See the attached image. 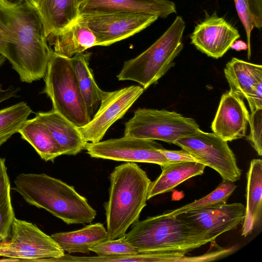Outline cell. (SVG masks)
<instances>
[{
  "mask_svg": "<svg viewBox=\"0 0 262 262\" xmlns=\"http://www.w3.org/2000/svg\"><path fill=\"white\" fill-rule=\"evenodd\" d=\"M231 91L246 98L250 112L262 108V66L233 57L224 69Z\"/></svg>",
  "mask_w": 262,
  "mask_h": 262,
  "instance_id": "obj_15",
  "label": "cell"
},
{
  "mask_svg": "<svg viewBox=\"0 0 262 262\" xmlns=\"http://www.w3.org/2000/svg\"><path fill=\"white\" fill-rule=\"evenodd\" d=\"M8 2L11 3H17L19 2H21L23 0H5Z\"/></svg>",
  "mask_w": 262,
  "mask_h": 262,
  "instance_id": "obj_37",
  "label": "cell"
},
{
  "mask_svg": "<svg viewBox=\"0 0 262 262\" xmlns=\"http://www.w3.org/2000/svg\"><path fill=\"white\" fill-rule=\"evenodd\" d=\"M205 167L203 164L194 161L173 163L162 167L161 174L150 184L147 200L172 190L191 178L202 174Z\"/></svg>",
  "mask_w": 262,
  "mask_h": 262,
  "instance_id": "obj_21",
  "label": "cell"
},
{
  "mask_svg": "<svg viewBox=\"0 0 262 262\" xmlns=\"http://www.w3.org/2000/svg\"><path fill=\"white\" fill-rule=\"evenodd\" d=\"M185 23L178 16L166 31L137 57L125 61L117 75L119 80H131L145 90L163 76L183 48Z\"/></svg>",
  "mask_w": 262,
  "mask_h": 262,
  "instance_id": "obj_5",
  "label": "cell"
},
{
  "mask_svg": "<svg viewBox=\"0 0 262 262\" xmlns=\"http://www.w3.org/2000/svg\"><path fill=\"white\" fill-rule=\"evenodd\" d=\"M249 113L243 101L231 90L223 94L211 124L213 132L226 141L246 136Z\"/></svg>",
  "mask_w": 262,
  "mask_h": 262,
  "instance_id": "obj_16",
  "label": "cell"
},
{
  "mask_svg": "<svg viewBox=\"0 0 262 262\" xmlns=\"http://www.w3.org/2000/svg\"><path fill=\"white\" fill-rule=\"evenodd\" d=\"M18 133L34 148L42 160L53 162L62 155L50 130L37 116L27 119Z\"/></svg>",
  "mask_w": 262,
  "mask_h": 262,
  "instance_id": "obj_24",
  "label": "cell"
},
{
  "mask_svg": "<svg viewBox=\"0 0 262 262\" xmlns=\"http://www.w3.org/2000/svg\"><path fill=\"white\" fill-rule=\"evenodd\" d=\"M90 250L99 256L129 255L137 252L125 236L115 239H107L92 246Z\"/></svg>",
  "mask_w": 262,
  "mask_h": 262,
  "instance_id": "obj_30",
  "label": "cell"
},
{
  "mask_svg": "<svg viewBox=\"0 0 262 262\" xmlns=\"http://www.w3.org/2000/svg\"><path fill=\"white\" fill-rule=\"evenodd\" d=\"M82 0H78L79 2L80 3Z\"/></svg>",
  "mask_w": 262,
  "mask_h": 262,
  "instance_id": "obj_38",
  "label": "cell"
},
{
  "mask_svg": "<svg viewBox=\"0 0 262 262\" xmlns=\"http://www.w3.org/2000/svg\"><path fill=\"white\" fill-rule=\"evenodd\" d=\"M125 237L137 252L188 253L215 241L193 224L164 213L136 222Z\"/></svg>",
  "mask_w": 262,
  "mask_h": 262,
  "instance_id": "obj_4",
  "label": "cell"
},
{
  "mask_svg": "<svg viewBox=\"0 0 262 262\" xmlns=\"http://www.w3.org/2000/svg\"><path fill=\"white\" fill-rule=\"evenodd\" d=\"M78 0H40L38 13L47 36L74 22L79 16Z\"/></svg>",
  "mask_w": 262,
  "mask_h": 262,
  "instance_id": "obj_22",
  "label": "cell"
},
{
  "mask_svg": "<svg viewBox=\"0 0 262 262\" xmlns=\"http://www.w3.org/2000/svg\"><path fill=\"white\" fill-rule=\"evenodd\" d=\"M176 12L175 4L169 0H82L79 3V15L125 13L165 18Z\"/></svg>",
  "mask_w": 262,
  "mask_h": 262,
  "instance_id": "obj_17",
  "label": "cell"
},
{
  "mask_svg": "<svg viewBox=\"0 0 262 262\" xmlns=\"http://www.w3.org/2000/svg\"><path fill=\"white\" fill-rule=\"evenodd\" d=\"M5 158L0 157V243L8 238L15 217L10 196V183Z\"/></svg>",
  "mask_w": 262,
  "mask_h": 262,
  "instance_id": "obj_26",
  "label": "cell"
},
{
  "mask_svg": "<svg viewBox=\"0 0 262 262\" xmlns=\"http://www.w3.org/2000/svg\"><path fill=\"white\" fill-rule=\"evenodd\" d=\"M161 152L171 163L183 162H198L189 152L182 149L181 150H171L164 148L161 149Z\"/></svg>",
  "mask_w": 262,
  "mask_h": 262,
  "instance_id": "obj_32",
  "label": "cell"
},
{
  "mask_svg": "<svg viewBox=\"0 0 262 262\" xmlns=\"http://www.w3.org/2000/svg\"><path fill=\"white\" fill-rule=\"evenodd\" d=\"M239 37L238 31L215 12L198 24L190 36L198 50L215 59L222 57Z\"/></svg>",
  "mask_w": 262,
  "mask_h": 262,
  "instance_id": "obj_13",
  "label": "cell"
},
{
  "mask_svg": "<svg viewBox=\"0 0 262 262\" xmlns=\"http://www.w3.org/2000/svg\"><path fill=\"white\" fill-rule=\"evenodd\" d=\"M247 188L245 216L243 221L242 235L251 234L262 216V161L253 159L247 173Z\"/></svg>",
  "mask_w": 262,
  "mask_h": 262,
  "instance_id": "obj_20",
  "label": "cell"
},
{
  "mask_svg": "<svg viewBox=\"0 0 262 262\" xmlns=\"http://www.w3.org/2000/svg\"><path fill=\"white\" fill-rule=\"evenodd\" d=\"M174 144L189 152L198 162L216 170L223 180L235 182L241 176L233 152L227 142L216 134L200 129L178 139Z\"/></svg>",
  "mask_w": 262,
  "mask_h": 262,
  "instance_id": "obj_9",
  "label": "cell"
},
{
  "mask_svg": "<svg viewBox=\"0 0 262 262\" xmlns=\"http://www.w3.org/2000/svg\"><path fill=\"white\" fill-rule=\"evenodd\" d=\"M32 111L25 102H20L0 110V147L12 135L18 133Z\"/></svg>",
  "mask_w": 262,
  "mask_h": 262,
  "instance_id": "obj_27",
  "label": "cell"
},
{
  "mask_svg": "<svg viewBox=\"0 0 262 262\" xmlns=\"http://www.w3.org/2000/svg\"><path fill=\"white\" fill-rule=\"evenodd\" d=\"M236 187L234 182L223 180L213 191L205 196L164 214L168 216H178L193 210L226 204Z\"/></svg>",
  "mask_w": 262,
  "mask_h": 262,
  "instance_id": "obj_28",
  "label": "cell"
},
{
  "mask_svg": "<svg viewBox=\"0 0 262 262\" xmlns=\"http://www.w3.org/2000/svg\"><path fill=\"white\" fill-rule=\"evenodd\" d=\"M139 85H131L115 91H102L100 105L91 121L78 127L86 142L100 141L108 128L122 118L143 93Z\"/></svg>",
  "mask_w": 262,
  "mask_h": 262,
  "instance_id": "obj_11",
  "label": "cell"
},
{
  "mask_svg": "<svg viewBox=\"0 0 262 262\" xmlns=\"http://www.w3.org/2000/svg\"><path fill=\"white\" fill-rule=\"evenodd\" d=\"M199 129L194 119L176 112L139 108L125 123L124 136L174 144L178 139Z\"/></svg>",
  "mask_w": 262,
  "mask_h": 262,
  "instance_id": "obj_7",
  "label": "cell"
},
{
  "mask_svg": "<svg viewBox=\"0 0 262 262\" xmlns=\"http://www.w3.org/2000/svg\"><path fill=\"white\" fill-rule=\"evenodd\" d=\"M238 16L246 31L248 57H251V35L262 27V0H234Z\"/></svg>",
  "mask_w": 262,
  "mask_h": 262,
  "instance_id": "obj_29",
  "label": "cell"
},
{
  "mask_svg": "<svg viewBox=\"0 0 262 262\" xmlns=\"http://www.w3.org/2000/svg\"><path fill=\"white\" fill-rule=\"evenodd\" d=\"M53 53L38 10L27 0H0V53L20 81L30 83L43 78Z\"/></svg>",
  "mask_w": 262,
  "mask_h": 262,
  "instance_id": "obj_1",
  "label": "cell"
},
{
  "mask_svg": "<svg viewBox=\"0 0 262 262\" xmlns=\"http://www.w3.org/2000/svg\"><path fill=\"white\" fill-rule=\"evenodd\" d=\"M47 40L54 53L69 58L97 46L94 34L80 15L63 29L49 34Z\"/></svg>",
  "mask_w": 262,
  "mask_h": 262,
  "instance_id": "obj_18",
  "label": "cell"
},
{
  "mask_svg": "<svg viewBox=\"0 0 262 262\" xmlns=\"http://www.w3.org/2000/svg\"><path fill=\"white\" fill-rule=\"evenodd\" d=\"M249 115L248 123L250 132L246 137L259 156L262 155V108L257 109Z\"/></svg>",
  "mask_w": 262,
  "mask_h": 262,
  "instance_id": "obj_31",
  "label": "cell"
},
{
  "mask_svg": "<svg viewBox=\"0 0 262 262\" xmlns=\"http://www.w3.org/2000/svg\"><path fill=\"white\" fill-rule=\"evenodd\" d=\"M231 48L237 51L245 50L248 49V45L243 40L237 39L232 44Z\"/></svg>",
  "mask_w": 262,
  "mask_h": 262,
  "instance_id": "obj_34",
  "label": "cell"
},
{
  "mask_svg": "<svg viewBox=\"0 0 262 262\" xmlns=\"http://www.w3.org/2000/svg\"><path fill=\"white\" fill-rule=\"evenodd\" d=\"M6 60V58L0 53V67L4 63Z\"/></svg>",
  "mask_w": 262,
  "mask_h": 262,
  "instance_id": "obj_36",
  "label": "cell"
},
{
  "mask_svg": "<svg viewBox=\"0 0 262 262\" xmlns=\"http://www.w3.org/2000/svg\"><path fill=\"white\" fill-rule=\"evenodd\" d=\"M20 90L19 88L13 85L4 89L2 84L0 83V103L11 98L16 97Z\"/></svg>",
  "mask_w": 262,
  "mask_h": 262,
  "instance_id": "obj_33",
  "label": "cell"
},
{
  "mask_svg": "<svg viewBox=\"0 0 262 262\" xmlns=\"http://www.w3.org/2000/svg\"><path fill=\"white\" fill-rule=\"evenodd\" d=\"M64 254L51 236L35 225L15 217L8 238L0 243V256L14 261H51Z\"/></svg>",
  "mask_w": 262,
  "mask_h": 262,
  "instance_id": "obj_8",
  "label": "cell"
},
{
  "mask_svg": "<svg viewBox=\"0 0 262 262\" xmlns=\"http://www.w3.org/2000/svg\"><path fill=\"white\" fill-rule=\"evenodd\" d=\"M27 1L38 10L40 0H27Z\"/></svg>",
  "mask_w": 262,
  "mask_h": 262,
  "instance_id": "obj_35",
  "label": "cell"
},
{
  "mask_svg": "<svg viewBox=\"0 0 262 262\" xmlns=\"http://www.w3.org/2000/svg\"><path fill=\"white\" fill-rule=\"evenodd\" d=\"M246 207L241 203L216 205L193 210L178 215L215 239L221 234L236 229L245 216Z\"/></svg>",
  "mask_w": 262,
  "mask_h": 262,
  "instance_id": "obj_14",
  "label": "cell"
},
{
  "mask_svg": "<svg viewBox=\"0 0 262 262\" xmlns=\"http://www.w3.org/2000/svg\"><path fill=\"white\" fill-rule=\"evenodd\" d=\"M51 236L69 254H89L91 247L108 238L107 230L100 223L73 231L54 233Z\"/></svg>",
  "mask_w": 262,
  "mask_h": 262,
  "instance_id": "obj_23",
  "label": "cell"
},
{
  "mask_svg": "<svg viewBox=\"0 0 262 262\" xmlns=\"http://www.w3.org/2000/svg\"><path fill=\"white\" fill-rule=\"evenodd\" d=\"M44 78L45 85L42 93L50 98L53 110L77 127L91 121L92 117L88 112L70 58L53 51Z\"/></svg>",
  "mask_w": 262,
  "mask_h": 262,
  "instance_id": "obj_6",
  "label": "cell"
},
{
  "mask_svg": "<svg viewBox=\"0 0 262 262\" xmlns=\"http://www.w3.org/2000/svg\"><path fill=\"white\" fill-rule=\"evenodd\" d=\"M155 140L123 136L96 143L87 142L85 149L92 158L117 161L147 163L162 167L171 163Z\"/></svg>",
  "mask_w": 262,
  "mask_h": 262,
  "instance_id": "obj_10",
  "label": "cell"
},
{
  "mask_svg": "<svg viewBox=\"0 0 262 262\" xmlns=\"http://www.w3.org/2000/svg\"><path fill=\"white\" fill-rule=\"evenodd\" d=\"M13 188L30 205L44 209L66 224L92 222L97 213L72 186L45 173H21Z\"/></svg>",
  "mask_w": 262,
  "mask_h": 262,
  "instance_id": "obj_2",
  "label": "cell"
},
{
  "mask_svg": "<svg viewBox=\"0 0 262 262\" xmlns=\"http://www.w3.org/2000/svg\"><path fill=\"white\" fill-rule=\"evenodd\" d=\"M109 198L104 204L107 239L125 236L130 225L139 221L146 205L151 182L135 162L116 166L110 176Z\"/></svg>",
  "mask_w": 262,
  "mask_h": 262,
  "instance_id": "obj_3",
  "label": "cell"
},
{
  "mask_svg": "<svg viewBox=\"0 0 262 262\" xmlns=\"http://www.w3.org/2000/svg\"><path fill=\"white\" fill-rule=\"evenodd\" d=\"M48 127L59 145L62 155H76L85 149L86 142L78 128L55 111L36 114Z\"/></svg>",
  "mask_w": 262,
  "mask_h": 262,
  "instance_id": "obj_19",
  "label": "cell"
},
{
  "mask_svg": "<svg viewBox=\"0 0 262 262\" xmlns=\"http://www.w3.org/2000/svg\"><path fill=\"white\" fill-rule=\"evenodd\" d=\"M91 55V53H80L70 58V60L88 112L92 117L100 103L102 90L97 85L89 67Z\"/></svg>",
  "mask_w": 262,
  "mask_h": 262,
  "instance_id": "obj_25",
  "label": "cell"
},
{
  "mask_svg": "<svg viewBox=\"0 0 262 262\" xmlns=\"http://www.w3.org/2000/svg\"><path fill=\"white\" fill-rule=\"evenodd\" d=\"M94 34L97 46H108L146 29L158 17L152 14L108 13L79 15Z\"/></svg>",
  "mask_w": 262,
  "mask_h": 262,
  "instance_id": "obj_12",
  "label": "cell"
}]
</instances>
